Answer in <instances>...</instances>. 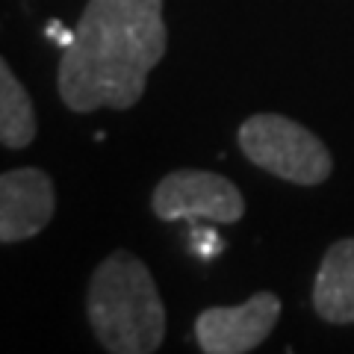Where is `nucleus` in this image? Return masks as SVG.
Segmentation results:
<instances>
[{
  "mask_svg": "<svg viewBox=\"0 0 354 354\" xmlns=\"http://www.w3.org/2000/svg\"><path fill=\"white\" fill-rule=\"evenodd\" d=\"M151 209L160 221L204 218L218 225H234L245 216V198L239 186L216 171L177 169L157 183Z\"/></svg>",
  "mask_w": 354,
  "mask_h": 354,
  "instance_id": "nucleus-4",
  "label": "nucleus"
},
{
  "mask_svg": "<svg viewBox=\"0 0 354 354\" xmlns=\"http://www.w3.org/2000/svg\"><path fill=\"white\" fill-rule=\"evenodd\" d=\"M36 139V109L27 88L12 74L9 62H0V142L21 151Z\"/></svg>",
  "mask_w": 354,
  "mask_h": 354,
  "instance_id": "nucleus-8",
  "label": "nucleus"
},
{
  "mask_svg": "<svg viewBox=\"0 0 354 354\" xmlns=\"http://www.w3.org/2000/svg\"><path fill=\"white\" fill-rule=\"evenodd\" d=\"M165 44L162 0H88L59 59L62 104L83 115L136 106Z\"/></svg>",
  "mask_w": 354,
  "mask_h": 354,
  "instance_id": "nucleus-1",
  "label": "nucleus"
},
{
  "mask_svg": "<svg viewBox=\"0 0 354 354\" xmlns=\"http://www.w3.org/2000/svg\"><path fill=\"white\" fill-rule=\"evenodd\" d=\"M48 36L53 39V41H57L59 44V48L65 50V48H68V44H71V39H74V32H68V30H65L62 24H57V21H53V24H48Z\"/></svg>",
  "mask_w": 354,
  "mask_h": 354,
  "instance_id": "nucleus-9",
  "label": "nucleus"
},
{
  "mask_svg": "<svg viewBox=\"0 0 354 354\" xmlns=\"http://www.w3.org/2000/svg\"><path fill=\"white\" fill-rule=\"evenodd\" d=\"M313 307L319 319L330 325L354 322V239L334 242L313 281Z\"/></svg>",
  "mask_w": 354,
  "mask_h": 354,
  "instance_id": "nucleus-7",
  "label": "nucleus"
},
{
  "mask_svg": "<svg viewBox=\"0 0 354 354\" xmlns=\"http://www.w3.org/2000/svg\"><path fill=\"white\" fill-rule=\"evenodd\" d=\"M86 316L109 354H151L162 346L165 307L148 266L124 248L97 263L88 281Z\"/></svg>",
  "mask_w": 354,
  "mask_h": 354,
  "instance_id": "nucleus-2",
  "label": "nucleus"
},
{
  "mask_svg": "<svg viewBox=\"0 0 354 354\" xmlns=\"http://www.w3.org/2000/svg\"><path fill=\"white\" fill-rule=\"evenodd\" d=\"M57 209L53 180L41 169H12L0 177V242L39 236Z\"/></svg>",
  "mask_w": 354,
  "mask_h": 354,
  "instance_id": "nucleus-6",
  "label": "nucleus"
},
{
  "mask_svg": "<svg viewBox=\"0 0 354 354\" xmlns=\"http://www.w3.org/2000/svg\"><path fill=\"white\" fill-rule=\"evenodd\" d=\"M281 316V298L257 292L236 307H207L195 319V339L204 354H248L266 342Z\"/></svg>",
  "mask_w": 354,
  "mask_h": 354,
  "instance_id": "nucleus-5",
  "label": "nucleus"
},
{
  "mask_svg": "<svg viewBox=\"0 0 354 354\" xmlns=\"http://www.w3.org/2000/svg\"><path fill=\"white\" fill-rule=\"evenodd\" d=\"M239 148L263 171L295 186H319L334 171L325 142L313 130L278 113H257L242 121Z\"/></svg>",
  "mask_w": 354,
  "mask_h": 354,
  "instance_id": "nucleus-3",
  "label": "nucleus"
}]
</instances>
